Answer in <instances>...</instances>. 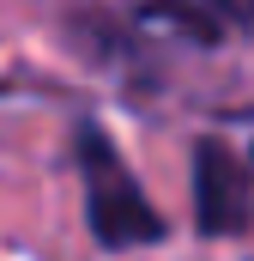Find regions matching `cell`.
Listing matches in <instances>:
<instances>
[{
    "label": "cell",
    "mask_w": 254,
    "mask_h": 261,
    "mask_svg": "<svg viewBox=\"0 0 254 261\" xmlns=\"http://www.w3.org/2000/svg\"><path fill=\"white\" fill-rule=\"evenodd\" d=\"M254 219V189L248 170L236 164V152L224 140H200L194 146V225L200 237H236Z\"/></svg>",
    "instance_id": "cell-2"
},
{
    "label": "cell",
    "mask_w": 254,
    "mask_h": 261,
    "mask_svg": "<svg viewBox=\"0 0 254 261\" xmlns=\"http://www.w3.org/2000/svg\"><path fill=\"white\" fill-rule=\"evenodd\" d=\"M79 164H85V219L103 249H139V243L164 237V213L145 200V189L121 164V152L97 128L79 134Z\"/></svg>",
    "instance_id": "cell-1"
}]
</instances>
